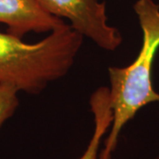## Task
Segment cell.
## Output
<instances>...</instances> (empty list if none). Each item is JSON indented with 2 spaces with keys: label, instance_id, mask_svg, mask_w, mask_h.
I'll return each mask as SVG.
<instances>
[{
  "label": "cell",
  "instance_id": "obj_1",
  "mask_svg": "<svg viewBox=\"0 0 159 159\" xmlns=\"http://www.w3.org/2000/svg\"><path fill=\"white\" fill-rule=\"evenodd\" d=\"M83 38L68 24L35 43L0 32V85L9 84L19 91L39 94L68 73Z\"/></svg>",
  "mask_w": 159,
  "mask_h": 159
},
{
  "label": "cell",
  "instance_id": "obj_2",
  "mask_svg": "<svg viewBox=\"0 0 159 159\" xmlns=\"http://www.w3.org/2000/svg\"><path fill=\"white\" fill-rule=\"evenodd\" d=\"M142 30V45L136 59L125 67H109L111 129L98 159H111L122 128L151 102H159L152 85V67L159 49V5L153 0H137L134 5Z\"/></svg>",
  "mask_w": 159,
  "mask_h": 159
},
{
  "label": "cell",
  "instance_id": "obj_3",
  "mask_svg": "<svg viewBox=\"0 0 159 159\" xmlns=\"http://www.w3.org/2000/svg\"><path fill=\"white\" fill-rule=\"evenodd\" d=\"M43 8L56 17L65 18L70 26L102 50L113 51L122 43L119 29L111 26L106 5L98 0H37Z\"/></svg>",
  "mask_w": 159,
  "mask_h": 159
},
{
  "label": "cell",
  "instance_id": "obj_4",
  "mask_svg": "<svg viewBox=\"0 0 159 159\" xmlns=\"http://www.w3.org/2000/svg\"><path fill=\"white\" fill-rule=\"evenodd\" d=\"M0 23L7 26V33L21 39L30 32L51 33L66 24L37 0H0Z\"/></svg>",
  "mask_w": 159,
  "mask_h": 159
},
{
  "label": "cell",
  "instance_id": "obj_5",
  "mask_svg": "<svg viewBox=\"0 0 159 159\" xmlns=\"http://www.w3.org/2000/svg\"><path fill=\"white\" fill-rule=\"evenodd\" d=\"M90 109L94 115L95 130L85 152L80 159H98L99 146L102 136L111 125L112 110L110 101L109 88L101 87L90 97Z\"/></svg>",
  "mask_w": 159,
  "mask_h": 159
},
{
  "label": "cell",
  "instance_id": "obj_6",
  "mask_svg": "<svg viewBox=\"0 0 159 159\" xmlns=\"http://www.w3.org/2000/svg\"><path fill=\"white\" fill-rule=\"evenodd\" d=\"M20 91L9 84L0 85V127L14 114L19 106Z\"/></svg>",
  "mask_w": 159,
  "mask_h": 159
},
{
  "label": "cell",
  "instance_id": "obj_7",
  "mask_svg": "<svg viewBox=\"0 0 159 159\" xmlns=\"http://www.w3.org/2000/svg\"><path fill=\"white\" fill-rule=\"evenodd\" d=\"M157 159H159V157H157Z\"/></svg>",
  "mask_w": 159,
  "mask_h": 159
}]
</instances>
